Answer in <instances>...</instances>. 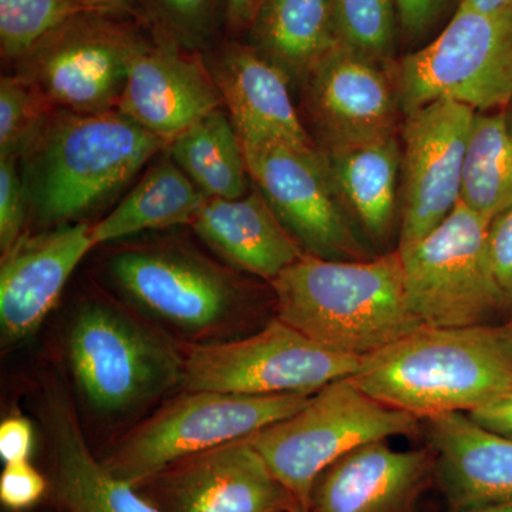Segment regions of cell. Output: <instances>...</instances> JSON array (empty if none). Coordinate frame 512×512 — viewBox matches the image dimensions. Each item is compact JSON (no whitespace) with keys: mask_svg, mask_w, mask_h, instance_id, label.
I'll use <instances>...</instances> for the list:
<instances>
[{"mask_svg":"<svg viewBox=\"0 0 512 512\" xmlns=\"http://www.w3.org/2000/svg\"><path fill=\"white\" fill-rule=\"evenodd\" d=\"M353 382L419 420L470 413L512 387V339L487 325H423L363 357Z\"/></svg>","mask_w":512,"mask_h":512,"instance_id":"obj_1","label":"cell"},{"mask_svg":"<svg viewBox=\"0 0 512 512\" xmlns=\"http://www.w3.org/2000/svg\"><path fill=\"white\" fill-rule=\"evenodd\" d=\"M271 284L279 319L359 359L423 326L407 305L397 251L363 261L305 255Z\"/></svg>","mask_w":512,"mask_h":512,"instance_id":"obj_2","label":"cell"},{"mask_svg":"<svg viewBox=\"0 0 512 512\" xmlns=\"http://www.w3.org/2000/svg\"><path fill=\"white\" fill-rule=\"evenodd\" d=\"M171 141L120 111L50 117L23 156L30 207L45 224H70L127 184Z\"/></svg>","mask_w":512,"mask_h":512,"instance_id":"obj_3","label":"cell"},{"mask_svg":"<svg viewBox=\"0 0 512 512\" xmlns=\"http://www.w3.org/2000/svg\"><path fill=\"white\" fill-rule=\"evenodd\" d=\"M413 414L363 392L352 377L336 380L309 397L286 419L248 437L272 474L306 510L320 474L350 451L373 441L412 436Z\"/></svg>","mask_w":512,"mask_h":512,"instance_id":"obj_4","label":"cell"},{"mask_svg":"<svg viewBox=\"0 0 512 512\" xmlns=\"http://www.w3.org/2000/svg\"><path fill=\"white\" fill-rule=\"evenodd\" d=\"M309 397L185 390L128 431L101 461L114 476L140 487L183 458L248 439L286 419L301 410Z\"/></svg>","mask_w":512,"mask_h":512,"instance_id":"obj_5","label":"cell"},{"mask_svg":"<svg viewBox=\"0 0 512 512\" xmlns=\"http://www.w3.org/2000/svg\"><path fill=\"white\" fill-rule=\"evenodd\" d=\"M67 355L80 392L103 414L130 412L183 382V353L109 303L77 311Z\"/></svg>","mask_w":512,"mask_h":512,"instance_id":"obj_6","label":"cell"},{"mask_svg":"<svg viewBox=\"0 0 512 512\" xmlns=\"http://www.w3.org/2000/svg\"><path fill=\"white\" fill-rule=\"evenodd\" d=\"M396 92L404 113L439 100L476 111L512 103V15L458 5L433 42L403 57Z\"/></svg>","mask_w":512,"mask_h":512,"instance_id":"obj_7","label":"cell"},{"mask_svg":"<svg viewBox=\"0 0 512 512\" xmlns=\"http://www.w3.org/2000/svg\"><path fill=\"white\" fill-rule=\"evenodd\" d=\"M183 357L185 390L248 396H312L355 375L362 362L320 345L279 318L244 339L192 343Z\"/></svg>","mask_w":512,"mask_h":512,"instance_id":"obj_8","label":"cell"},{"mask_svg":"<svg viewBox=\"0 0 512 512\" xmlns=\"http://www.w3.org/2000/svg\"><path fill=\"white\" fill-rule=\"evenodd\" d=\"M490 224L460 201L429 235L397 251L407 305L423 325H485L507 306L491 265Z\"/></svg>","mask_w":512,"mask_h":512,"instance_id":"obj_9","label":"cell"},{"mask_svg":"<svg viewBox=\"0 0 512 512\" xmlns=\"http://www.w3.org/2000/svg\"><path fill=\"white\" fill-rule=\"evenodd\" d=\"M242 147L249 177L306 255L328 261L369 259L322 151L284 143Z\"/></svg>","mask_w":512,"mask_h":512,"instance_id":"obj_10","label":"cell"},{"mask_svg":"<svg viewBox=\"0 0 512 512\" xmlns=\"http://www.w3.org/2000/svg\"><path fill=\"white\" fill-rule=\"evenodd\" d=\"M120 19L89 13L72 20L19 59L16 76L64 111H110L126 86L128 60L143 42Z\"/></svg>","mask_w":512,"mask_h":512,"instance_id":"obj_11","label":"cell"},{"mask_svg":"<svg viewBox=\"0 0 512 512\" xmlns=\"http://www.w3.org/2000/svg\"><path fill=\"white\" fill-rule=\"evenodd\" d=\"M110 269L141 311L191 338L221 335L242 306L231 276L180 249H127L111 259Z\"/></svg>","mask_w":512,"mask_h":512,"instance_id":"obj_12","label":"cell"},{"mask_svg":"<svg viewBox=\"0 0 512 512\" xmlns=\"http://www.w3.org/2000/svg\"><path fill=\"white\" fill-rule=\"evenodd\" d=\"M476 110L439 100L406 114L403 126L402 227L406 251L439 227L457 207L468 138Z\"/></svg>","mask_w":512,"mask_h":512,"instance_id":"obj_13","label":"cell"},{"mask_svg":"<svg viewBox=\"0 0 512 512\" xmlns=\"http://www.w3.org/2000/svg\"><path fill=\"white\" fill-rule=\"evenodd\" d=\"M141 487L163 512H288L296 504L248 439L183 458Z\"/></svg>","mask_w":512,"mask_h":512,"instance_id":"obj_14","label":"cell"},{"mask_svg":"<svg viewBox=\"0 0 512 512\" xmlns=\"http://www.w3.org/2000/svg\"><path fill=\"white\" fill-rule=\"evenodd\" d=\"M383 67L339 45L306 77L325 150L394 134L399 99Z\"/></svg>","mask_w":512,"mask_h":512,"instance_id":"obj_15","label":"cell"},{"mask_svg":"<svg viewBox=\"0 0 512 512\" xmlns=\"http://www.w3.org/2000/svg\"><path fill=\"white\" fill-rule=\"evenodd\" d=\"M86 222L64 224L36 237H23L0 268V330L5 345H18L39 329L64 286L94 244Z\"/></svg>","mask_w":512,"mask_h":512,"instance_id":"obj_16","label":"cell"},{"mask_svg":"<svg viewBox=\"0 0 512 512\" xmlns=\"http://www.w3.org/2000/svg\"><path fill=\"white\" fill-rule=\"evenodd\" d=\"M214 76L197 57L171 45L141 42L128 60L117 109L141 127L171 141L221 107Z\"/></svg>","mask_w":512,"mask_h":512,"instance_id":"obj_17","label":"cell"},{"mask_svg":"<svg viewBox=\"0 0 512 512\" xmlns=\"http://www.w3.org/2000/svg\"><path fill=\"white\" fill-rule=\"evenodd\" d=\"M433 477L430 448L402 451L373 441L320 474L305 512H413Z\"/></svg>","mask_w":512,"mask_h":512,"instance_id":"obj_18","label":"cell"},{"mask_svg":"<svg viewBox=\"0 0 512 512\" xmlns=\"http://www.w3.org/2000/svg\"><path fill=\"white\" fill-rule=\"evenodd\" d=\"M212 76L242 144L315 148L293 106L291 77L255 47L241 43L222 47Z\"/></svg>","mask_w":512,"mask_h":512,"instance_id":"obj_19","label":"cell"},{"mask_svg":"<svg viewBox=\"0 0 512 512\" xmlns=\"http://www.w3.org/2000/svg\"><path fill=\"white\" fill-rule=\"evenodd\" d=\"M426 424L434 477L453 512L512 501V439L467 413L439 414Z\"/></svg>","mask_w":512,"mask_h":512,"instance_id":"obj_20","label":"cell"},{"mask_svg":"<svg viewBox=\"0 0 512 512\" xmlns=\"http://www.w3.org/2000/svg\"><path fill=\"white\" fill-rule=\"evenodd\" d=\"M43 419L55 454L57 500L69 512H163L140 488L120 480L97 460L62 390L46 394Z\"/></svg>","mask_w":512,"mask_h":512,"instance_id":"obj_21","label":"cell"},{"mask_svg":"<svg viewBox=\"0 0 512 512\" xmlns=\"http://www.w3.org/2000/svg\"><path fill=\"white\" fill-rule=\"evenodd\" d=\"M191 227L232 265L271 282L306 255L259 191L207 198Z\"/></svg>","mask_w":512,"mask_h":512,"instance_id":"obj_22","label":"cell"},{"mask_svg":"<svg viewBox=\"0 0 512 512\" xmlns=\"http://www.w3.org/2000/svg\"><path fill=\"white\" fill-rule=\"evenodd\" d=\"M349 214L373 241L392 232L402 153L396 134L322 151Z\"/></svg>","mask_w":512,"mask_h":512,"instance_id":"obj_23","label":"cell"},{"mask_svg":"<svg viewBox=\"0 0 512 512\" xmlns=\"http://www.w3.org/2000/svg\"><path fill=\"white\" fill-rule=\"evenodd\" d=\"M251 37V46L289 77H308L339 46L329 0H266L252 18Z\"/></svg>","mask_w":512,"mask_h":512,"instance_id":"obj_24","label":"cell"},{"mask_svg":"<svg viewBox=\"0 0 512 512\" xmlns=\"http://www.w3.org/2000/svg\"><path fill=\"white\" fill-rule=\"evenodd\" d=\"M207 197L171 161L151 168L143 180L96 225L94 244L130 237L150 229L192 225Z\"/></svg>","mask_w":512,"mask_h":512,"instance_id":"obj_25","label":"cell"},{"mask_svg":"<svg viewBox=\"0 0 512 512\" xmlns=\"http://www.w3.org/2000/svg\"><path fill=\"white\" fill-rule=\"evenodd\" d=\"M174 163L207 198L244 197L248 168L234 124L221 109L192 124L171 143Z\"/></svg>","mask_w":512,"mask_h":512,"instance_id":"obj_26","label":"cell"},{"mask_svg":"<svg viewBox=\"0 0 512 512\" xmlns=\"http://www.w3.org/2000/svg\"><path fill=\"white\" fill-rule=\"evenodd\" d=\"M460 201L488 222L512 208V133L507 114L477 111L468 138Z\"/></svg>","mask_w":512,"mask_h":512,"instance_id":"obj_27","label":"cell"},{"mask_svg":"<svg viewBox=\"0 0 512 512\" xmlns=\"http://www.w3.org/2000/svg\"><path fill=\"white\" fill-rule=\"evenodd\" d=\"M339 45L386 64L396 49L397 15L394 0H329Z\"/></svg>","mask_w":512,"mask_h":512,"instance_id":"obj_28","label":"cell"},{"mask_svg":"<svg viewBox=\"0 0 512 512\" xmlns=\"http://www.w3.org/2000/svg\"><path fill=\"white\" fill-rule=\"evenodd\" d=\"M89 13L76 0H0V49L18 62L57 29Z\"/></svg>","mask_w":512,"mask_h":512,"instance_id":"obj_29","label":"cell"},{"mask_svg":"<svg viewBox=\"0 0 512 512\" xmlns=\"http://www.w3.org/2000/svg\"><path fill=\"white\" fill-rule=\"evenodd\" d=\"M52 104L20 76L0 80V157L22 158L43 133Z\"/></svg>","mask_w":512,"mask_h":512,"instance_id":"obj_30","label":"cell"},{"mask_svg":"<svg viewBox=\"0 0 512 512\" xmlns=\"http://www.w3.org/2000/svg\"><path fill=\"white\" fill-rule=\"evenodd\" d=\"M18 158L0 157V249L2 255L25 237L28 208L30 207L23 178L20 177Z\"/></svg>","mask_w":512,"mask_h":512,"instance_id":"obj_31","label":"cell"},{"mask_svg":"<svg viewBox=\"0 0 512 512\" xmlns=\"http://www.w3.org/2000/svg\"><path fill=\"white\" fill-rule=\"evenodd\" d=\"M177 32L187 36H205L214 28L221 5L228 0H153Z\"/></svg>","mask_w":512,"mask_h":512,"instance_id":"obj_32","label":"cell"},{"mask_svg":"<svg viewBox=\"0 0 512 512\" xmlns=\"http://www.w3.org/2000/svg\"><path fill=\"white\" fill-rule=\"evenodd\" d=\"M46 488V478L30 461L5 464L0 476V500L10 510H26L39 503Z\"/></svg>","mask_w":512,"mask_h":512,"instance_id":"obj_33","label":"cell"},{"mask_svg":"<svg viewBox=\"0 0 512 512\" xmlns=\"http://www.w3.org/2000/svg\"><path fill=\"white\" fill-rule=\"evenodd\" d=\"M488 248L495 279L507 306H512V208L491 221Z\"/></svg>","mask_w":512,"mask_h":512,"instance_id":"obj_34","label":"cell"},{"mask_svg":"<svg viewBox=\"0 0 512 512\" xmlns=\"http://www.w3.org/2000/svg\"><path fill=\"white\" fill-rule=\"evenodd\" d=\"M400 28L410 39H419L436 26L450 0H394Z\"/></svg>","mask_w":512,"mask_h":512,"instance_id":"obj_35","label":"cell"},{"mask_svg":"<svg viewBox=\"0 0 512 512\" xmlns=\"http://www.w3.org/2000/svg\"><path fill=\"white\" fill-rule=\"evenodd\" d=\"M33 448V427L22 416H10L0 424V457L5 464L29 461Z\"/></svg>","mask_w":512,"mask_h":512,"instance_id":"obj_36","label":"cell"},{"mask_svg":"<svg viewBox=\"0 0 512 512\" xmlns=\"http://www.w3.org/2000/svg\"><path fill=\"white\" fill-rule=\"evenodd\" d=\"M467 414L484 429L512 439V387Z\"/></svg>","mask_w":512,"mask_h":512,"instance_id":"obj_37","label":"cell"},{"mask_svg":"<svg viewBox=\"0 0 512 512\" xmlns=\"http://www.w3.org/2000/svg\"><path fill=\"white\" fill-rule=\"evenodd\" d=\"M87 8L101 15L116 16V18H131L137 16V6L134 0H76Z\"/></svg>","mask_w":512,"mask_h":512,"instance_id":"obj_38","label":"cell"},{"mask_svg":"<svg viewBox=\"0 0 512 512\" xmlns=\"http://www.w3.org/2000/svg\"><path fill=\"white\" fill-rule=\"evenodd\" d=\"M255 13V0H228L227 22L231 28L251 25Z\"/></svg>","mask_w":512,"mask_h":512,"instance_id":"obj_39","label":"cell"},{"mask_svg":"<svg viewBox=\"0 0 512 512\" xmlns=\"http://www.w3.org/2000/svg\"><path fill=\"white\" fill-rule=\"evenodd\" d=\"M460 5L490 15H512V0H460Z\"/></svg>","mask_w":512,"mask_h":512,"instance_id":"obj_40","label":"cell"},{"mask_svg":"<svg viewBox=\"0 0 512 512\" xmlns=\"http://www.w3.org/2000/svg\"><path fill=\"white\" fill-rule=\"evenodd\" d=\"M463 512H512V501L505 503L485 505V507L473 508Z\"/></svg>","mask_w":512,"mask_h":512,"instance_id":"obj_41","label":"cell"},{"mask_svg":"<svg viewBox=\"0 0 512 512\" xmlns=\"http://www.w3.org/2000/svg\"><path fill=\"white\" fill-rule=\"evenodd\" d=\"M507 123H508V127H510V130L512 133V103L510 104V109H508Z\"/></svg>","mask_w":512,"mask_h":512,"instance_id":"obj_42","label":"cell"},{"mask_svg":"<svg viewBox=\"0 0 512 512\" xmlns=\"http://www.w3.org/2000/svg\"><path fill=\"white\" fill-rule=\"evenodd\" d=\"M288 512H305V510H303L301 504L296 503L292 505L291 510H289Z\"/></svg>","mask_w":512,"mask_h":512,"instance_id":"obj_43","label":"cell"},{"mask_svg":"<svg viewBox=\"0 0 512 512\" xmlns=\"http://www.w3.org/2000/svg\"><path fill=\"white\" fill-rule=\"evenodd\" d=\"M265 2H266V0H255V12H256V9H258L259 6L264 5ZM254 15H255V13H254Z\"/></svg>","mask_w":512,"mask_h":512,"instance_id":"obj_44","label":"cell"}]
</instances>
